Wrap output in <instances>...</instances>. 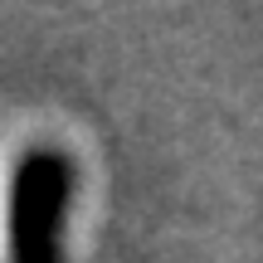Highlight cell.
Here are the masks:
<instances>
[{
	"mask_svg": "<svg viewBox=\"0 0 263 263\" xmlns=\"http://www.w3.org/2000/svg\"><path fill=\"white\" fill-rule=\"evenodd\" d=\"M68 200V166L59 151H29L10 195V263H59V215Z\"/></svg>",
	"mask_w": 263,
	"mask_h": 263,
	"instance_id": "obj_1",
	"label": "cell"
}]
</instances>
